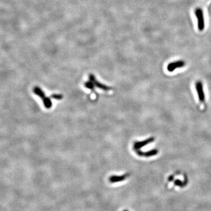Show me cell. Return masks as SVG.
<instances>
[{
  "label": "cell",
  "instance_id": "cell-4",
  "mask_svg": "<svg viewBox=\"0 0 211 211\" xmlns=\"http://www.w3.org/2000/svg\"><path fill=\"white\" fill-rule=\"evenodd\" d=\"M154 140V137L149 138L145 140H144L143 141H136L134 143V150H138L140 148H143V147L145 146L146 145L150 144V143H152Z\"/></svg>",
  "mask_w": 211,
  "mask_h": 211
},
{
  "label": "cell",
  "instance_id": "cell-9",
  "mask_svg": "<svg viewBox=\"0 0 211 211\" xmlns=\"http://www.w3.org/2000/svg\"><path fill=\"white\" fill-rule=\"evenodd\" d=\"M85 86L88 89H90V90H92L93 91H95V86H94L93 83L92 82L89 81V82L85 83Z\"/></svg>",
  "mask_w": 211,
  "mask_h": 211
},
{
  "label": "cell",
  "instance_id": "cell-6",
  "mask_svg": "<svg viewBox=\"0 0 211 211\" xmlns=\"http://www.w3.org/2000/svg\"><path fill=\"white\" fill-rule=\"evenodd\" d=\"M184 65H185V62L182 61H176L175 62H172L168 65L167 70L169 72H172L174 71L176 69L182 68Z\"/></svg>",
  "mask_w": 211,
  "mask_h": 211
},
{
  "label": "cell",
  "instance_id": "cell-3",
  "mask_svg": "<svg viewBox=\"0 0 211 211\" xmlns=\"http://www.w3.org/2000/svg\"><path fill=\"white\" fill-rule=\"evenodd\" d=\"M89 79H90V81L93 83L95 87H97V88H98L102 90H103L104 91H108V90H110L111 89V88L110 87L106 86L103 84H102L99 82H98L93 75H89Z\"/></svg>",
  "mask_w": 211,
  "mask_h": 211
},
{
  "label": "cell",
  "instance_id": "cell-7",
  "mask_svg": "<svg viewBox=\"0 0 211 211\" xmlns=\"http://www.w3.org/2000/svg\"><path fill=\"white\" fill-rule=\"evenodd\" d=\"M135 152L139 156L149 157H152V156L155 155L156 154H157L158 151L157 150H150V151H147V152H142L141 150H135Z\"/></svg>",
  "mask_w": 211,
  "mask_h": 211
},
{
  "label": "cell",
  "instance_id": "cell-1",
  "mask_svg": "<svg viewBox=\"0 0 211 211\" xmlns=\"http://www.w3.org/2000/svg\"><path fill=\"white\" fill-rule=\"evenodd\" d=\"M34 92L35 95L39 96L43 100L44 104L47 109H50L52 106V103L51 99L49 97L45 96V93L39 87H35L34 89Z\"/></svg>",
  "mask_w": 211,
  "mask_h": 211
},
{
  "label": "cell",
  "instance_id": "cell-5",
  "mask_svg": "<svg viewBox=\"0 0 211 211\" xmlns=\"http://www.w3.org/2000/svg\"><path fill=\"white\" fill-rule=\"evenodd\" d=\"M195 87H196V91L198 93L199 101L200 102H203L205 100V95H204L202 83L200 82H198L196 83Z\"/></svg>",
  "mask_w": 211,
  "mask_h": 211
},
{
  "label": "cell",
  "instance_id": "cell-2",
  "mask_svg": "<svg viewBox=\"0 0 211 211\" xmlns=\"http://www.w3.org/2000/svg\"><path fill=\"white\" fill-rule=\"evenodd\" d=\"M195 14L198 20V28L200 31H202L205 28V20L203 13L201 8H197L195 11Z\"/></svg>",
  "mask_w": 211,
  "mask_h": 211
},
{
  "label": "cell",
  "instance_id": "cell-11",
  "mask_svg": "<svg viewBox=\"0 0 211 211\" xmlns=\"http://www.w3.org/2000/svg\"><path fill=\"white\" fill-rule=\"evenodd\" d=\"M123 211H128L127 210H123Z\"/></svg>",
  "mask_w": 211,
  "mask_h": 211
},
{
  "label": "cell",
  "instance_id": "cell-10",
  "mask_svg": "<svg viewBox=\"0 0 211 211\" xmlns=\"http://www.w3.org/2000/svg\"><path fill=\"white\" fill-rule=\"evenodd\" d=\"M51 97L54 99H56V100H61L63 98V96L62 95L54 94L51 96Z\"/></svg>",
  "mask_w": 211,
  "mask_h": 211
},
{
  "label": "cell",
  "instance_id": "cell-8",
  "mask_svg": "<svg viewBox=\"0 0 211 211\" xmlns=\"http://www.w3.org/2000/svg\"><path fill=\"white\" fill-rule=\"evenodd\" d=\"M129 174H124L123 175H120V176H117V175H113L111 176L109 178V181L111 183H115L117 182H120V181H124L126 177H127V176H128Z\"/></svg>",
  "mask_w": 211,
  "mask_h": 211
}]
</instances>
